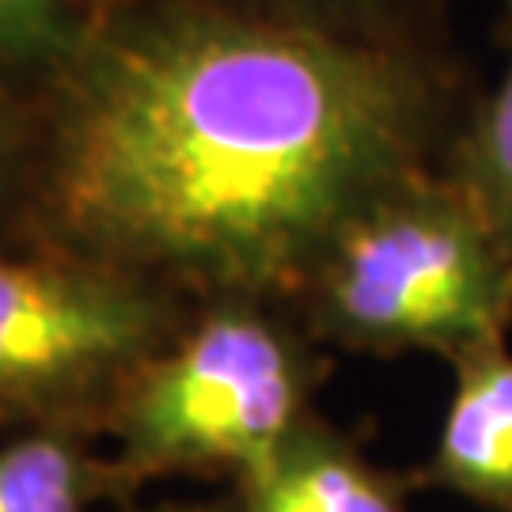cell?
Masks as SVG:
<instances>
[{
  "label": "cell",
  "mask_w": 512,
  "mask_h": 512,
  "mask_svg": "<svg viewBox=\"0 0 512 512\" xmlns=\"http://www.w3.org/2000/svg\"><path fill=\"white\" fill-rule=\"evenodd\" d=\"M414 50L205 0L92 27L61 69L50 209L95 262L220 300L300 293L330 239L429 167Z\"/></svg>",
  "instance_id": "1"
},
{
  "label": "cell",
  "mask_w": 512,
  "mask_h": 512,
  "mask_svg": "<svg viewBox=\"0 0 512 512\" xmlns=\"http://www.w3.org/2000/svg\"><path fill=\"white\" fill-rule=\"evenodd\" d=\"M300 296L338 346L456 361L509 342L512 255L471 194L425 167L330 239Z\"/></svg>",
  "instance_id": "2"
},
{
  "label": "cell",
  "mask_w": 512,
  "mask_h": 512,
  "mask_svg": "<svg viewBox=\"0 0 512 512\" xmlns=\"http://www.w3.org/2000/svg\"><path fill=\"white\" fill-rule=\"evenodd\" d=\"M224 300L198 327L129 372L110 406L118 471L141 486L160 475L258 471L308 418L319 368L289 330Z\"/></svg>",
  "instance_id": "3"
},
{
  "label": "cell",
  "mask_w": 512,
  "mask_h": 512,
  "mask_svg": "<svg viewBox=\"0 0 512 512\" xmlns=\"http://www.w3.org/2000/svg\"><path fill=\"white\" fill-rule=\"evenodd\" d=\"M167 330L164 300L103 262L0 258V406L126 380Z\"/></svg>",
  "instance_id": "4"
},
{
  "label": "cell",
  "mask_w": 512,
  "mask_h": 512,
  "mask_svg": "<svg viewBox=\"0 0 512 512\" xmlns=\"http://www.w3.org/2000/svg\"><path fill=\"white\" fill-rule=\"evenodd\" d=\"M410 490L414 475L376 467L357 440L308 414L232 497L239 512H410Z\"/></svg>",
  "instance_id": "5"
},
{
  "label": "cell",
  "mask_w": 512,
  "mask_h": 512,
  "mask_svg": "<svg viewBox=\"0 0 512 512\" xmlns=\"http://www.w3.org/2000/svg\"><path fill=\"white\" fill-rule=\"evenodd\" d=\"M456 387L418 490H452L490 512H512V353L482 346L452 361Z\"/></svg>",
  "instance_id": "6"
},
{
  "label": "cell",
  "mask_w": 512,
  "mask_h": 512,
  "mask_svg": "<svg viewBox=\"0 0 512 512\" xmlns=\"http://www.w3.org/2000/svg\"><path fill=\"white\" fill-rule=\"evenodd\" d=\"M137 486L114 459L88 456L65 433H31L0 444V512H88Z\"/></svg>",
  "instance_id": "7"
},
{
  "label": "cell",
  "mask_w": 512,
  "mask_h": 512,
  "mask_svg": "<svg viewBox=\"0 0 512 512\" xmlns=\"http://www.w3.org/2000/svg\"><path fill=\"white\" fill-rule=\"evenodd\" d=\"M448 175L471 194L512 255V57L452 145Z\"/></svg>",
  "instance_id": "8"
},
{
  "label": "cell",
  "mask_w": 512,
  "mask_h": 512,
  "mask_svg": "<svg viewBox=\"0 0 512 512\" xmlns=\"http://www.w3.org/2000/svg\"><path fill=\"white\" fill-rule=\"evenodd\" d=\"M84 35L69 0H0V69H65Z\"/></svg>",
  "instance_id": "9"
},
{
  "label": "cell",
  "mask_w": 512,
  "mask_h": 512,
  "mask_svg": "<svg viewBox=\"0 0 512 512\" xmlns=\"http://www.w3.org/2000/svg\"><path fill=\"white\" fill-rule=\"evenodd\" d=\"M137 512H239V505L236 497H224V501H164V505Z\"/></svg>",
  "instance_id": "10"
},
{
  "label": "cell",
  "mask_w": 512,
  "mask_h": 512,
  "mask_svg": "<svg viewBox=\"0 0 512 512\" xmlns=\"http://www.w3.org/2000/svg\"><path fill=\"white\" fill-rule=\"evenodd\" d=\"M4 414H8V410H4V406H0V421H4Z\"/></svg>",
  "instance_id": "11"
},
{
  "label": "cell",
  "mask_w": 512,
  "mask_h": 512,
  "mask_svg": "<svg viewBox=\"0 0 512 512\" xmlns=\"http://www.w3.org/2000/svg\"><path fill=\"white\" fill-rule=\"evenodd\" d=\"M0 141H4V126H0Z\"/></svg>",
  "instance_id": "12"
}]
</instances>
